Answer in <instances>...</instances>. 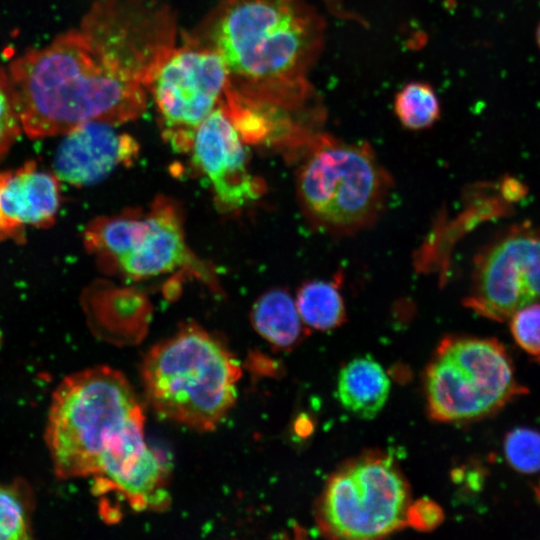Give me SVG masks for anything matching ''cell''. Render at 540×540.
I'll list each match as a JSON object with an SVG mask.
<instances>
[{
  "instance_id": "obj_1",
  "label": "cell",
  "mask_w": 540,
  "mask_h": 540,
  "mask_svg": "<svg viewBox=\"0 0 540 540\" xmlns=\"http://www.w3.org/2000/svg\"><path fill=\"white\" fill-rule=\"evenodd\" d=\"M7 71L22 130L31 138L92 122L117 126L147 106L142 73L91 11L79 27L23 53Z\"/></svg>"
},
{
  "instance_id": "obj_2",
  "label": "cell",
  "mask_w": 540,
  "mask_h": 540,
  "mask_svg": "<svg viewBox=\"0 0 540 540\" xmlns=\"http://www.w3.org/2000/svg\"><path fill=\"white\" fill-rule=\"evenodd\" d=\"M324 35L322 16L306 0H221L184 39L220 56L227 94L299 111L321 103L307 75Z\"/></svg>"
},
{
  "instance_id": "obj_3",
  "label": "cell",
  "mask_w": 540,
  "mask_h": 540,
  "mask_svg": "<svg viewBox=\"0 0 540 540\" xmlns=\"http://www.w3.org/2000/svg\"><path fill=\"white\" fill-rule=\"evenodd\" d=\"M142 407L124 375L97 366L64 378L49 407L45 440L61 479L111 472L146 447Z\"/></svg>"
},
{
  "instance_id": "obj_4",
  "label": "cell",
  "mask_w": 540,
  "mask_h": 540,
  "mask_svg": "<svg viewBox=\"0 0 540 540\" xmlns=\"http://www.w3.org/2000/svg\"><path fill=\"white\" fill-rule=\"evenodd\" d=\"M141 375L147 398L160 416L209 431L235 403L241 367L220 340L187 324L150 349Z\"/></svg>"
},
{
  "instance_id": "obj_5",
  "label": "cell",
  "mask_w": 540,
  "mask_h": 540,
  "mask_svg": "<svg viewBox=\"0 0 540 540\" xmlns=\"http://www.w3.org/2000/svg\"><path fill=\"white\" fill-rule=\"evenodd\" d=\"M301 160L296 193L311 226L344 236L380 217L392 178L367 143H346L323 131Z\"/></svg>"
},
{
  "instance_id": "obj_6",
  "label": "cell",
  "mask_w": 540,
  "mask_h": 540,
  "mask_svg": "<svg viewBox=\"0 0 540 540\" xmlns=\"http://www.w3.org/2000/svg\"><path fill=\"white\" fill-rule=\"evenodd\" d=\"M425 393L433 419L460 422L495 413L527 389L497 340L447 336L426 369Z\"/></svg>"
},
{
  "instance_id": "obj_7",
  "label": "cell",
  "mask_w": 540,
  "mask_h": 540,
  "mask_svg": "<svg viewBox=\"0 0 540 540\" xmlns=\"http://www.w3.org/2000/svg\"><path fill=\"white\" fill-rule=\"evenodd\" d=\"M98 265L108 273L141 280L183 270L211 289L219 284L213 269L189 248L183 213L175 200L154 199L146 211L108 216L97 235Z\"/></svg>"
},
{
  "instance_id": "obj_8",
  "label": "cell",
  "mask_w": 540,
  "mask_h": 540,
  "mask_svg": "<svg viewBox=\"0 0 540 540\" xmlns=\"http://www.w3.org/2000/svg\"><path fill=\"white\" fill-rule=\"evenodd\" d=\"M410 502L408 485L393 459L372 454L347 463L330 477L317 520L329 537L381 538L407 525Z\"/></svg>"
},
{
  "instance_id": "obj_9",
  "label": "cell",
  "mask_w": 540,
  "mask_h": 540,
  "mask_svg": "<svg viewBox=\"0 0 540 540\" xmlns=\"http://www.w3.org/2000/svg\"><path fill=\"white\" fill-rule=\"evenodd\" d=\"M227 85L217 53L185 39L175 46L148 86L164 140L177 152L188 153L196 130L220 106Z\"/></svg>"
},
{
  "instance_id": "obj_10",
  "label": "cell",
  "mask_w": 540,
  "mask_h": 540,
  "mask_svg": "<svg viewBox=\"0 0 540 540\" xmlns=\"http://www.w3.org/2000/svg\"><path fill=\"white\" fill-rule=\"evenodd\" d=\"M539 301L540 229L529 224L514 226L476 257L464 304L502 322Z\"/></svg>"
},
{
  "instance_id": "obj_11",
  "label": "cell",
  "mask_w": 540,
  "mask_h": 540,
  "mask_svg": "<svg viewBox=\"0 0 540 540\" xmlns=\"http://www.w3.org/2000/svg\"><path fill=\"white\" fill-rule=\"evenodd\" d=\"M189 152L221 211H240L264 194V181L250 170L245 142L221 106L200 124Z\"/></svg>"
},
{
  "instance_id": "obj_12",
  "label": "cell",
  "mask_w": 540,
  "mask_h": 540,
  "mask_svg": "<svg viewBox=\"0 0 540 540\" xmlns=\"http://www.w3.org/2000/svg\"><path fill=\"white\" fill-rule=\"evenodd\" d=\"M138 153L137 140L115 125L87 123L64 134L55 154V175L75 186L91 185L133 164Z\"/></svg>"
},
{
  "instance_id": "obj_13",
  "label": "cell",
  "mask_w": 540,
  "mask_h": 540,
  "mask_svg": "<svg viewBox=\"0 0 540 540\" xmlns=\"http://www.w3.org/2000/svg\"><path fill=\"white\" fill-rule=\"evenodd\" d=\"M61 201L59 178L30 161L0 171V242L19 240L28 228H48Z\"/></svg>"
},
{
  "instance_id": "obj_14",
  "label": "cell",
  "mask_w": 540,
  "mask_h": 540,
  "mask_svg": "<svg viewBox=\"0 0 540 540\" xmlns=\"http://www.w3.org/2000/svg\"><path fill=\"white\" fill-rule=\"evenodd\" d=\"M390 391V380L382 366L369 356L354 358L340 370L337 396L354 415L374 418L383 408Z\"/></svg>"
},
{
  "instance_id": "obj_15",
  "label": "cell",
  "mask_w": 540,
  "mask_h": 540,
  "mask_svg": "<svg viewBox=\"0 0 540 540\" xmlns=\"http://www.w3.org/2000/svg\"><path fill=\"white\" fill-rule=\"evenodd\" d=\"M251 321L265 340L280 349L292 348L305 334L296 303L283 288L270 289L256 300Z\"/></svg>"
},
{
  "instance_id": "obj_16",
  "label": "cell",
  "mask_w": 540,
  "mask_h": 540,
  "mask_svg": "<svg viewBox=\"0 0 540 540\" xmlns=\"http://www.w3.org/2000/svg\"><path fill=\"white\" fill-rule=\"evenodd\" d=\"M296 307L304 324L320 331L343 324L346 310L336 281L310 280L297 292Z\"/></svg>"
},
{
  "instance_id": "obj_17",
  "label": "cell",
  "mask_w": 540,
  "mask_h": 540,
  "mask_svg": "<svg viewBox=\"0 0 540 540\" xmlns=\"http://www.w3.org/2000/svg\"><path fill=\"white\" fill-rule=\"evenodd\" d=\"M393 107L402 126L409 130L427 129L441 115L436 91L423 81H412L403 86L394 97Z\"/></svg>"
},
{
  "instance_id": "obj_18",
  "label": "cell",
  "mask_w": 540,
  "mask_h": 540,
  "mask_svg": "<svg viewBox=\"0 0 540 540\" xmlns=\"http://www.w3.org/2000/svg\"><path fill=\"white\" fill-rule=\"evenodd\" d=\"M32 494L26 483L0 482V540L31 538Z\"/></svg>"
},
{
  "instance_id": "obj_19",
  "label": "cell",
  "mask_w": 540,
  "mask_h": 540,
  "mask_svg": "<svg viewBox=\"0 0 540 540\" xmlns=\"http://www.w3.org/2000/svg\"><path fill=\"white\" fill-rule=\"evenodd\" d=\"M505 456L517 471L532 474L540 471V433L532 429L510 431L504 443Z\"/></svg>"
},
{
  "instance_id": "obj_20",
  "label": "cell",
  "mask_w": 540,
  "mask_h": 540,
  "mask_svg": "<svg viewBox=\"0 0 540 540\" xmlns=\"http://www.w3.org/2000/svg\"><path fill=\"white\" fill-rule=\"evenodd\" d=\"M22 130L14 88L8 71L0 66V160Z\"/></svg>"
},
{
  "instance_id": "obj_21",
  "label": "cell",
  "mask_w": 540,
  "mask_h": 540,
  "mask_svg": "<svg viewBox=\"0 0 540 540\" xmlns=\"http://www.w3.org/2000/svg\"><path fill=\"white\" fill-rule=\"evenodd\" d=\"M510 319L517 344L530 355L540 357V303L521 308Z\"/></svg>"
},
{
  "instance_id": "obj_22",
  "label": "cell",
  "mask_w": 540,
  "mask_h": 540,
  "mask_svg": "<svg viewBox=\"0 0 540 540\" xmlns=\"http://www.w3.org/2000/svg\"><path fill=\"white\" fill-rule=\"evenodd\" d=\"M443 511L433 500L422 498L410 502L406 523L419 531H430L443 520Z\"/></svg>"
},
{
  "instance_id": "obj_23",
  "label": "cell",
  "mask_w": 540,
  "mask_h": 540,
  "mask_svg": "<svg viewBox=\"0 0 540 540\" xmlns=\"http://www.w3.org/2000/svg\"><path fill=\"white\" fill-rule=\"evenodd\" d=\"M537 41H538V44L540 46V25H539L538 30H537Z\"/></svg>"
}]
</instances>
